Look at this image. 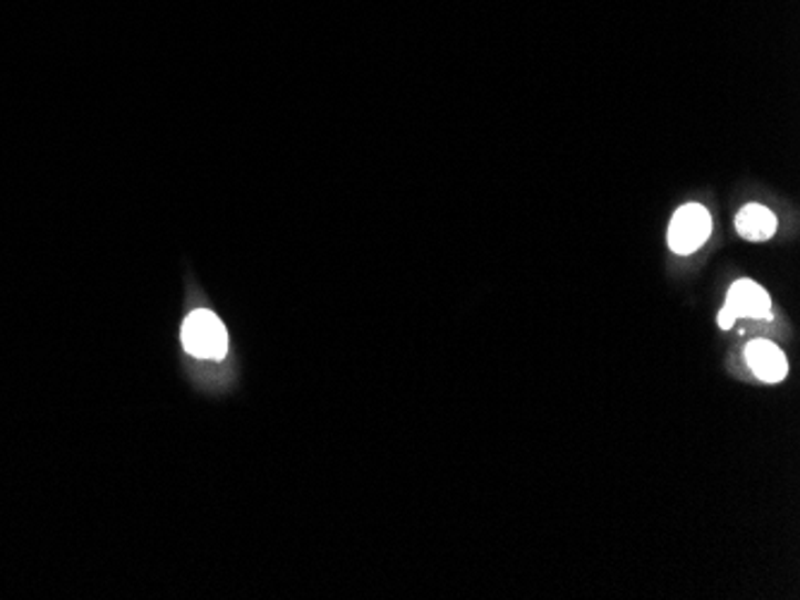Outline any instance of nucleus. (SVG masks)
<instances>
[{"label": "nucleus", "instance_id": "6", "mask_svg": "<svg viewBox=\"0 0 800 600\" xmlns=\"http://www.w3.org/2000/svg\"><path fill=\"white\" fill-rule=\"evenodd\" d=\"M734 324H736V318H734V314L729 312V309H726V306H724V309H721V314H719V328H724V330H729V328H734Z\"/></svg>", "mask_w": 800, "mask_h": 600}, {"label": "nucleus", "instance_id": "4", "mask_svg": "<svg viewBox=\"0 0 800 600\" xmlns=\"http://www.w3.org/2000/svg\"><path fill=\"white\" fill-rule=\"evenodd\" d=\"M726 309L734 314V318H772V299L758 283L738 281L726 297Z\"/></svg>", "mask_w": 800, "mask_h": 600}, {"label": "nucleus", "instance_id": "1", "mask_svg": "<svg viewBox=\"0 0 800 600\" xmlns=\"http://www.w3.org/2000/svg\"><path fill=\"white\" fill-rule=\"evenodd\" d=\"M183 345L199 359H221L228 349V335L221 320L211 312L199 309L187 316L183 326Z\"/></svg>", "mask_w": 800, "mask_h": 600}, {"label": "nucleus", "instance_id": "5", "mask_svg": "<svg viewBox=\"0 0 800 600\" xmlns=\"http://www.w3.org/2000/svg\"><path fill=\"white\" fill-rule=\"evenodd\" d=\"M736 230L740 238L750 242H765L777 232V218L760 203H748L736 215Z\"/></svg>", "mask_w": 800, "mask_h": 600}, {"label": "nucleus", "instance_id": "2", "mask_svg": "<svg viewBox=\"0 0 800 600\" xmlns=\"http://www.w3.org/2000/svg\"><path fill=\"white\" fill-rule=\"evenodd\" d=\"M711 232V215L700 203H686L674 215L668 225V246L672 252L686 256L700 249Z\"/></svg>", "mask_w": 800, "mask_h": 600}, {"label": "nucleus", "instance_id": "3", "mask_svg": "<svg viewBox=\"0 0 800 600\" xmlns=\"http://www.w3.org/2000/svg\"><path fill=\"white\" fill-rule=\"evenodd\" d=\"M746 361L750 371L765 383H781L789 376V361L781 349L769 340H752L746 347Z\"/></svg>", "mask_w": 800, "mask_h": 600}]
</instances>
